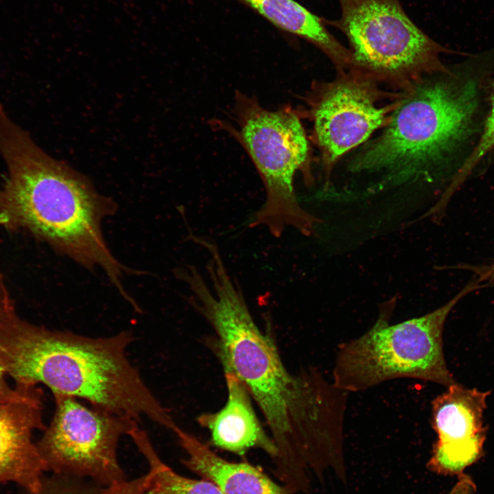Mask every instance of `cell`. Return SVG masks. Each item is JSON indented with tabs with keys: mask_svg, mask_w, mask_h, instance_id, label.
<instances>
[{
	"mask_svg": "<svg viewBox=\"0 0 494 494\" xmlns=\"http://www.w3.org/2000/svg\"><path fill=\"white\" fill-rule=\"evenodd\" d=\"M187 279L189 303L215 334L224 372L235 375L259 407L277 449L272 460L281 484L292 494L347 471L344 423L349 393L313 368L291 373L274 340L255 322L242 289L217 260Z\"/></svg>",
	"mask_w": 494,
	"mask_h": 494,
	"instance_id": "6da1fadb",
	"label": "cell"
},
{
	"mask_svg": "<svg viewBox=\"0 0 494 494\" xmlns=\"http://www.w3.org/2000/svg\"><path fill=\"white\" fill-rule=\"evenodd\" d=\"M493 75L494 47L423 77L404 90L383 132L352 158L349 171L379 174L390 185L442 176L451 183L481 137Z\"/></svg>",
	"mask_w": 494,
	"mask_h": 494,
	"instance_id": "7a4b0ae2",
	"label": "cell"
},
{
	"mask_svg": "<svg viewBox=\"0 0 494 494\" xmlns=\"http://www.w3.org/2000/svg\"><path fill=\"white\" fill-rule=\"evenodd\" d=\"M0 156L7 176L0 187V225L23 229L88 270L101 269L126 299L120 263L107 245L102 222L117 204L86 177L53 158L0 104Z\"/></svg>",
	"mask_w": 494,
	"mask_h": 494,
	"instance_id": "3957f363",
	"label": "cell"
},
{
	"mask_svg": "<svg viewBox=\"0 0 494 494\" xmlns=\"http://www.w3.org/2000/svg\"><path fill=\"white\" fill-rule=\"evenodd\" d=\"M130 331L89 337L48 329L16 314L0 324V360L18 386L43 384L55 395L171 430L176 424L130 362Z\"/></svg>",
	"mask_w": 494,
	"mask_h": 494,
	"instance_id": "277c9868",
	"label": "cell"
},
{
	"mask_svg": "<svg viewBox=\"0 0 494 494\" xmlns=\"http://www.w3.org/2000/svg\"><path fill=\"white\" fill-rule=\"evenodd\" d=\"M482 287L475 278L442 306L397 323L391 322L397 298L383 303L368 330L338 346L332 382L348 393L401 378L421 379L445 387L454 384L456 381L443 350L445 324L463 297Z\"/></svg>",
	"mask_w": 494,
	"mask_h": 494,
	"instance_id": "5b68a950",
	"label": "cell"
},
{
	"mask_svg": "<svg viewBox=\"0 0 494 494\" xmlns=\"http://www.w3.org/2000/svg\"><path fill=\"white\" fill-rule=\"evenodd\" d=\"M236 127H228L250 157L263 182L266 200L250 218L251 228L263 226L274 237L288 228L313 236L321 220L297 200L294 180L304 173L311 183L308 166L309 145L296 110L290 106L271 110L240 92L233 108Z\"/></svg>",
	"mask_w": 494,
	"mask_h": 494,
	"instance_id": "8992f818",
	"label": "cell"
},
{
	"mask_svg": "<svg viewBox=\"0 0 494 494\" xmlns=\"http://www.w3.org/2000/svg\"><path fill=\"white\" fill-rule=\"evenodd\" d=\"M338 1L340 17L324 22L349 40L350 69L405 90L427 75L445 70L442 54L456 53L422 31L399 0Z\"/></svg>",
	"mask_w": 494,
	"mask_h": 494,
	"instance_id": "52a82bcc",
	"label": "cell"
},
{
	"mask_svg": "<svg viewBox=\"0 0 494 494\" xmlns=\"http://www.w3.org/2000/svg\"><path fill=\"white\" fill-rule=\"evenodd\" d=\"M54 398L53 419L36 444L48 471L88 479L103 487L126 480L117 447L138 421L87 407L72 397Z\"/></svg>",
	"mask_w": 494,
	"mask_h": 494,
	"instance_id": "ba28073f",
	"label": "cell"
},
{
	"mask_svg": "<svg viewBox=\"0 0 494 494\" xmlns=\"http://www.w3.org/2000/svg\"><path fill=\"white\" fill-rule=\"evenodd\" d=\"M348 71L332 82L318 84L307 99L312 137L327 175L342 155L388 123L399 100L379 104L383 93L379 82L360 71Z\"/></svg>",
	"mask_w": 494,
	"mask_h": 494,
	"instance_id": "9c48e42d",
	"label": "cell"
},
{
	"mask_svg": "<svg viewBox=\"0 0 494 494\" xmlns=\"http://www.w3.org/2000/svg\"><path fill=\"white\" fill-rule=\"evenodd\" d=\"M489 395L455 382L434 399L431 423L437 439L427 463L430 471L458 476L482 457Z\"/></svg>",
	"mask_w": 494,
	"mask_h": 494,
	"instance_id": "30bf717a",
	"label": "cell"
},
{
	"mask_svg": "<svg viewBox=\"0 0 494 494\" xmlns=\"http://www.w3.org/2000/svg\"><path fill=\"white\" fill-rule=\"evenodd\" d=\"M39 389L16 386L0 401V483L12 482L36 492L48 471L32 436L45 429Z\"/></svg>",
	"mask_w": 494,
	"mask_h": 494,
	"instance_id": "8fae6325",
	"label": "cell"
},
{
	"mask_svg": "<svg viewBox=\"0 0 494 494\" xmlns=\"http://www.w3.org/2000/svg\"><path fill=\"white\" fill-rule=\"evenodd\" d=\"M227 399L213 413H204L198 423L209 430L215 447L239 455L259 449L273 460L277 449L271 436L262 427L254 410L251 397L243 383L233 373L224 372Z\"/></svg>",
	"mask_w": 494,
	"mask_h": 494,
	"instance_id": "7c38bea8",
	"label": "cell"
},
{
	"mask_svg": "<svg viewBox=\"0 0 494 494\" xmlns=\"http://www.w3.org/2000/svg\"><path fill=\"white\" fill-rule=\"evenodd\" d=\"M172 432L186 454L183 464L201 478L214 483L224 494H289L282 484L257 466L220 457L178 425Z\"/></svg>",
	"mask_w": 494,
	"mask_h": 494,
	"instance_id": "4fadbf2b",
	"label": "cell"
},
{
	"mask_svg": "<svg viewBox=\"0 0 494 494\" xmlns=\"http://www.w3.org/2000/svg\"><path fill=\"white\" fill-rule=\"evenodd\" d=\"M277 27L297 36L321 50L340 70L351 64V52L327 30L324 19L294 0H237Z\"/></svg>",
	"mask_w": 494,
	"mask_h": 494,
	"instance_id": "5bb4252c",
	"label": "cell"
},
{
	"mask_svg": "<svg viewBox=\"0 0 494 494\" xmlns=\"http://www.w3.org/2000/svg\"><path fill=\"white\" fill-rule=\"evenodd\" d=\"M128 436L150 466L147 494H224L209 480L189 478L174 471L161 459L148 434L139 425Z\"/></svg>",
	"mask_w": 494,
	"mask_h": 494,
	"instance_id": "9a60e30c",
	"label": "cell"
},
{
	"mask_svg": "<svg viewBox=\"0 0 494 494\" xmlns=\"http://www.w3.org/2000/svg\"><path fill=\"white\" fill-rule=\"evenodd\" d=\"M494 152V75L491 82L490 104L483 130L473 153L446 189L451 197L469 177Z\"/></svg>",
	"mask_w": 494,
	"mask_h": 494,
	"instance_id": "2e32d148",
	"label": "cell"
},
{
	"mask_svg": "<svg viewBox=\"0 0 494 494\" xmlns=\"http://www.w3.org/2000/svg\"><path fill=\"white\" fill-rule=\"evenodd\" d=\"M105 489L88 479L51 473L44 476L38 491L24 490L22 494H103Z\"/></svg>",
	"mask_w": 494,
	"mask_h": 494,
	"instance_id": "e0dca14e",
	"label": "cell"
},
{
	"mask_svg": "<svg viewBox=\"0 0 494 494\" xmlns=\"http://www.w3.org/2000/svg\"><path fill=\"white\" fill-rule=\"evenodd\" d=\"M147 473L132 480H125L106 487L103 494H147Z\"/></svg>",
	"mask_w": 494,
	"mask_h": 494,
	"instance_id": "ac0fdd59",
	"label": "cell"
},
{
	"mask_svg": "<svg viewBox=\"0 0 494 494\" xmlns=\"http://www.w3.org/2000/svg\"><path fill=\"white\" fill-rule=\"evenodd\" d=\"M461 268L473 272L482 283L494 285V261L488 264L464 265Z\"/></svg>",
	"mask_w": 494,
	"mask_h": 494,
	"instance_id": "d6986e66",
	"label": "cell"
},
{
	"mask_svg": "<svg viewBox=\"0 0 494 494\" xmlns=\"http://www.w3.org/2000/svg\"><path fill=\"white\" fill-rule=\"evenodd\" d=\"M15 314L12 301L0 272V324Z\"/></svg>",
	"mask_w": 494,
	"mask_h": 494,
	"instance_id": "ffe728a7",
	"label": "cell"
},
{
	"mask_svg": "<svg viewBox=\"0 0 494 494\" xmlns=\"http://www.w3.org/2000/svg\"><path fill=\"white\" fill-rule=\"evenodd\" d=\"M476 485L473 479L462 473L458 476V480L447 494H476Z\"/></svg>",
	"mask_w": 494,
	"mask_h": 494,
	"instance_id": "44dd1931",
	"label": "cell"
},
{
	"mask_svg": "<svg viewBox=\"0 0 494 494\" xmlns=\"http://www.w3.org/2000/svg\"><path fill=\"white\" fill-rule=\"evenodd\" d=\"M7 375L3 364L0 360V401L10 395L14 388H10L6 382Z\"/></svg>",
	"mask_w": 494,
	"mask_h": 494,
	"instance_id": "7402d4cb",
	"label": "cell"
}]
</instances>
